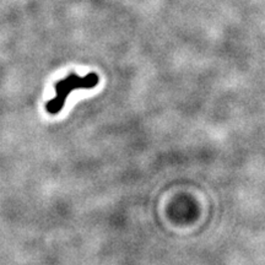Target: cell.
I'll return each instance as SVG.
<instances>
[{
    "instance_id": "1",
    "label": "cell",
    "mask_w": 265,
    "mask_h": 265,
    "mask_svg": "<svg viewBox=\"0 0 265 265\" xmlns=\"http://www.w3.org/2000/svg\"><path fill=\"white\" fill-rule=\"evenodd\" d=\"M99 75L95 73L87 74L84 78L71 74L68 78L61 80L55 85V97L52 101L48 102L46 108L51 114H56L61 110L64 104H65L66 97L70 92H73L76 89H92L99 84Z\"/></svg>"
}]
</instances>
